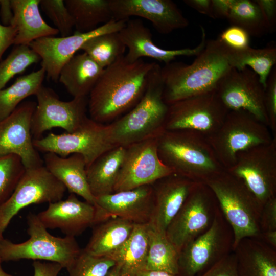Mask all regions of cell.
<instances>
[{"instance_id": "6da1fadb", "label": "cell", "mask_w": 276, "mask_h": 276, "mask_svg": "<svg viewBox=\"0 0 276 276\" xmlns=\"http://www.w3.org/2000/svg\"><path fill=\"white\" fill-rule=\"evenodd\" d=\"M155 63L142 59L130 62L124 55L105 68L89 94V118L106 124L132 109L144 95Z\"/></svg>"}, {"instance_id": "7a4b0ae2", "label": "cell", "mask_w": 276, "mask_h": 276, "mask_svg": "<svg viewBox=\"0 0 276 276\" xmlns=\"http://www.w3.org/2000/svg\"><path fill=\"white\" fill-rule=\"evenodd\" d=\"M230 49L217 38L206 40L193 62H171L162 67L163 98L169 105L178 101L216 90L232 66Z\"/></svg>"}, {"instance_id": "3957f363", "label": "cell", "mask_w": 276, "mask_h": 276, "mask_svg": "<svg viewBox=\"0 0 276 276\" xmlns=\"http://www.w3.org/2000/svg\"><path fill=\"white\" fill-rule=\"evenodd\" d=\"M162 163L174 173L205 183L225 169L217 159L206 137L190 130H165L157 137Z\"/></svg>"}, {"instance_id": "277c9868", "label": "cell", "mask_w": 276, "mask_h": 276, "mask_svg": "<svg viewBox=\"0 0 276 276\" xmlns=\"http://www.w3.org/2000/svg\"><path fill=\"white\" fill-rule=\"evenodd\" d=\"M163 88L162 67L155 62L140 101L128 112L108 124L116 147L157 138L165 131L168 105L163 100Z\"/></svg>"}, {"instance_id": "5b68a950", "label": "cell", "mask_w": 276, "mask_h": 276, "mask_svg": "<svg viewBox=\"0 0 276 276\" xmlns=\"http://www.w3.org/2000/svg\"><path fill=\"white\" fill-rule=\"evenodd\" d=\"M219 209L234 233L233 249L246 237L261 238L259 220L262 206L238 179L225 170L207 181Z\"/></svg>"}, {"instance_id": "8992f818", "label": "cell", "mask_w": 276, "mask_h": 276, "mask_svg": "<svg viewBox=\"0 0 276 276\" xmlns=\"http://www.w3.org/2000/svg\"><path fill=\"white\" fill-rule=\"evenodd\" d=\"M29 238L19 243L2 238L0 240V258L3 262L31 259L56 262L66 269L81 251L75 238L59 237L50 234L37 214L27 217Z\"/></svg>"}, {"instance_id": "52a82bcc", "label": "cell", "mask_w": 276, "mask_h": 276, "mask_svg": "<svg viewBox=\"0 0 276 276\" xmlns=\"http://www.w3.org/2000/svg\"><path fill=\"white\" fill-rule=\"evenodd\" d=\"M269 128L244 110L229 111L219 129L206 138L217 159L225 169L234 165L238 153L270 143Z\"/></svg>"}, {"instance_id": "ba28073f", "label": "cell", "mask_w": 276, "mask_h": 276, "mask_svg": "<svg viewBox=\"0 0 276 276\" xmlns=\"http://www.w3.org/2000/svg\"><path fill=\"white\" fill-rule=\"evenodd\" d=\"M232 229L219 207L210 227L185 246L178 259L180 276H200L233 250Z\"/></svg>"}, {"instance_id": "9c48e42d", "label": "cell", "mask_w": 276, "mask_h": 276, "mask_svg": "<svg viewBox=\"0 0 276 276\" xmlns=\"http://www.w3.org/2000/svg\"><path fill=\"white\" fill-rule=\"evenodd\" d=\"M33 143L38 151L45 153L52 152L63 157L80 154L86 168L101 155L116 147L111 139L109 125L96 122L88 117L72 132L50 133L33 139Z\"/></svg>"}, {"instance_id": "30bf717a", "label": "cell", "mask_w": 276, "mask_h": 276, "mask_svg": "<svg viewBox=\"0 0 276 276\" xmlns=\"http://www.w3.org/2000/svg\"><path fill=\"white\" fill-rule=\"evenodd\" d=\"M219 205L205 183H198L168 226L165 235L179 253L212 225Z\"/></svg>"}, {"instance_id": "8fae6325", "label": "cell", "mask_w": 276, "mask_h": 276, "mask_svg": "<svg viewBox=\"0 0 276 276\" xmlns=\"http://www.w3.org/2000/svg\"><path fill=\"white\" fill-rule=\"evenodd\" d=\"M168 105L165 130L193 131L206 138L219 129L229 111L216 90Z\"/></svg>"}, {"instance_id": "7c38bea8", "label": "cell", "mask_w": 276, "mask_h": 276, "mask_svg": "<svg viewBox=\"0 0 276 276\" xmlns=\"http://www.w3.org/2000/svg\"><path fill=\"white\" fill-rule=\"evenodd\" d=\"M225 171L240 180L262 207L276 196V136L270 143L238 153Z\"/></svg>"}, {"instance_id": "4fadbf2b", "label": "cell", "mask_w": 276, "mask_h": 276, "mask_svg": "<svg viewBox=\"0 0 276 276\" xmlns=\"http://www.w3.org/2000/svg\"><path fill=\"white\" fill-rule=\"evenodd\" d=\"M66 190L44 165L26 168L11 196L0 206V238H4V232L21 209L33 204L60 200Z\"/></svg>"}, {"instance_id": "5bb4252c", "label": "cell", "mask_w": 276, "mask_h": 276, "mask_svg": "<svg viewBox=\"0 0 276 276\" xmlns=\"http://www.w3.org/2000/svg\"><path fill=\"white\" fill-rule=\"evenodd\" d=\"M36 105L31 121L33 139L42 137L43 133L53 128H61L72 132L87 117V97L61 100L51 88L42 86L37 92Z\"/></svg>"}, {"instance_id": "9a60e30c", "label": "cell", "mask_w": 276, "mask_h": 276, "mask_svg": "<svg viewBox=\"0 0 276 276\" xmlns=\"http://www.w3.org/2000/svg\"><path fill=\"white\" fill-rule=\"evenodd\" d=\"M216 91L229 111H247L269 128L264 104L265 88L251 69L232 68L220 80Z\"/></svg>"}, {"instance_id": "2e32d148", "label": "cell", "mask_w": 276, "mask_h": 276, "mask_svg": "<svg viewBox=\"0 0 276 276\" xmlns=\"http://www.w3.org/2000/svg\"><path fill=\"white\" fill-rule=\"evenodd\" d=\"M125 148L114 192L152 185L173 172L159 158L157 138L129 145Z\"/></svg>"}, {"instance_id": "e0dca14e", "label": "cell", "mask_w": 276, "mask_h": 276, "mask_svg": "<svg viewBox=\"0 0 276 276\" xmlns=\"http://www.w3.org/2000/svg\"><path fill=\"white\" fill-rule=\"evenodd\" d=\"M126 22L112 19L89 32H75L66 37H44L33 41L29 46L40 56L41 66L48 78L57 82L62 67L87 40L97 35L118 32Z\"/></svg>"}, {"instance_id": "ac0fdd59", "label": "cell", "mask_w": 276, "mask_h": 276, "mask_svg": "<svg viewBox=\"0 0 276 276\" xmlns=\"http://www.w3.org/2000/svg\"><path fill=\"white\" fill-rule=\"evenodd\" d=\"M36 102L21 103L7 117L0 120V156H18L26 168L43 165L33 143L31 121Z\"/></svg>"}, {"instance_id": "d6986e66", "label": "cell", "mask_w": 276, "mask_h": 276, "mask_svg": "<svg viewBox=\"0 0 276 276\" xmlns=\"http://www.w3.org/2000/svg\"><path fill=\"white\" fill-rule=\"evenodd\" d=\"M109 5L113 19L127 21L132 16L144 18L162 34L185 28L189 24L171 0H109Z\"/></svg>"}, {"instance_id": "ffe728a7", "label": "cell", "mask_w": 276, "mask_h": 276, "mask_svg": "<svg viewBox=\"0 0 276 276\" xmlns=\"http://www.w3.org/2000/svg\"><path fill=\"white\" fill-rule=\"evenodd\" d=\"M151 185L95 197L96 224L110 217H119L134 224H148L153 208Z\"/></svg>"}, {"instance_id": "44dd1931", "label": "cell", "mask_w": 276, "mask_h": 276, "mask_svg": "<svg viewBox=\"0 0 276 276\" xmlns=\"http://www.w3.org/2000/svg\"><path fill=\"white\" fill-rule=\"evenodd\" d=\"M202 36L200 43L194 48L166 50L157 46L152 40L150 30L139 18L128 19L118 32L119 37L128 52L125 58L130 62L143 57H148L168 64L178 56H197L206 44V33L201 27Z\"/></svg>"}, {"instance_id": "7402d4cb", "label": "cell", "mask_w": 276, "mask_h": 276, "mask_svg": "<svg viewBox=\"0 0 276 276\" xmlns=\"http://www.w3.org/2000/svg\"><path fill=\"white\" fill-rule=\"evenodd\" d=\"M198 183L174 173L153 183V208L149 225L165 234L169 223Z\"/></svg>"}, {"instance_id": "603a6c76", "label": "cell", "mask_w": 276, "mask_h": 276, "mask_svg": "<svg viewBox=\"0 0 276 276\" xmlns=\"http://www.w3.org/2000/svg\"><path fill=\"white\" fill-rule=\"evenodd\" d=\"M48 229H59L65 236L75 237L96 222L95 205L80 200L71 193L65 200L49 203L47 209L37 214Z\"/></svg>"}, {"instance_id": "cb8c5ba5", "label": "cell", "mask_w": 276, "mask_h": 276, "mask_svg": "<svg viewBox=\"0 0 276 276\" xmlns=\"http://www.w3.org/2000/svg\"><path fill=\"white\" fill-rule=\"evenodd\" d=\"M43 160L48 170L70 193L80 196L86 202L95 205V198L87 181L86 163L82 155L75 153L63 157L48 152L44 154Z\"/></svg>"}, {"instance_id": "d4e9b609", "label": "cell", "mask_w": 276, "mask_h": 276, "mask_svg": "<svg viewBox=\"0 0 276 276\" xmlns=\"http://www.w3.org/2000/svg\"><path fill=\"white\" fill-rule=\"evenodd\" d=\"M233 251L238 276H276V249L261 238H244Z\"/></svg>"}, {"instance_id": "484cf974", "label": "cell", "mask_w": 276, "mask_h": 276, "mask_svg": "<svg viewBox=\"0 0 276 276\" xmlns=\"http://www.w3.org/2000/svg\"><path fill=\"white\" fill-rule=\"evenodd\" d=\"M40 0H11L13 13L11 26L17 31L14 44L27 45L39 38L53 36L58 31L49 25L39 9Z\"/></svg>"}, {"instance_id": "4316f807", "label": "cell", "mask_w": 276, "mask_h": 276, "mask_svg": "<svg viewBox=\"0 0 276 276\" xmlns=\"http://www.w3.org/2000/svg\"><path fill=\"white\" fill-rule=\"evenodd\" d=\"M104 69L86 53L75 54L62 67L58 81L73 98L87 97Z\"/></svg>"}, {"instance_id": "83f0119b", "label": "cell", "mask_w": 276, "mask_h": 276, "mask_svg": "<svg viewBox=\"0 0 276 276\" xmlns=\"http://www.w3.org/2000/svg\"><path fill=\"white\" fill-rule=\"evenodd\" d=\"M133 223L119 217H110L94 225L91 237L84 249L95 256L108 257L130 237Z\"/></svg>"}, {"instance_id": "f1b7e54d", "label": "cell", "mask_w": 276, "mask_h": 276, "mask_svg": "<svg viewBox=\"0 0 276 276\" xmlns=\"http://www.w3.org/2000/svg\"><path fill=\"white\" fill-rule=\"evenodd\" d=\"M125 152V147H116L101 155L86 168L89 189L95 198L114 193Z\"/></svg>"}, {"instance_id": "f546056e", "label": "cell", "mask_w": 276, "mask_h": 276, "mask_svg": "<svg viewBox=\"0 0 276 276\" xmlns=\"http://www.w3.org/2000/svg\"><path fill=\"white\" fill-rule=\"evenodd\" d=\"M148 246V224H135L126 242L107 257L115 262L122 276H134L145 269Z\"/></svg>"}, {"instance_id": "4dcf8cb0", "label": "cell", "mask_w": 276, "mask_h": 276, "mask_svg": "<svg viewBox=\"0 0 276 276\" xmlns=\"http://www.w3.org/2000/svg\"><path fill=\"white\" fill-rule=\"evenodd\" d=\"M77 32H90L113 19L109 0H65Z\"/></svg>"}, {"instance_id": "1f68e13d", "label": "cell", "mask_w": 276, "mask_h": 276, "mask_svg": "<svg viewBox=\"0 0 276 276\" xmlns=\"http://www.w3.org/2000/svg\"><path fill=\"white\" fill-rule=\"evenodd\" d=\"M44 68L21 76L10 86L0 89V120L9 116L29 96L35 95L43 85Z\"/></svg>"}, {"instance_id": "d6a6232c", "label": "cell", "mask_w": 276, "mask_h": 276, "mask_svg": "<svg viewBox=\"0 0 276 276\" xmlns=\"http://www.w3.org/2000/svg\"><path fill=\"white\" fill-rule=\"evenodd\" d=\"M149 246L145 270L178 274L179 252L167 238L148 223Z\"/></svg>"}, {"instance_id": "836d02e7", "label": "cell", "mask_w": 276, "mask_h": 276, "mask_svg": "<svg viewBox=\"0 0 276 276\" xmlns=\"http://www.w3.org/2000/svg\"><path fill=\"white\" fill-rule=\"evenodd\" d=\"M229 58L233 68L251 69L265 88L268 77L276 63V48L269 45L262 49L250 47L240 50L230 49Z\"/></svg>"}, {"instance_id": "e575fe53", "label": "cell", "mask_w": 276, "mask_h": 276, "mask_svg": "<svg viewBox=\"0 0 276 276\" xmlns=\"http://www.w3.org/2000/svg\"><path fill=\"white\" fill-rule=\"evenodd\" d=\"M125 50L118 32L107 33L91 37L80 49L103 68L110 65L124 55Z\"/></svg>"}, {"instance_id": "d590c367", "label": "cell", "mask_w": 276, "mask_h": 276, "mask_svg": "<svg viewBox=\"0 0 276 276\" xmlns=\"http://www.w3.org/2000/svg\"><path fill=\"white\" fill-rule=\"evenodd\" d=\"M227 19L231 25L242 28L249 36L261 37L269 32L262 14L254 1L235 0Z\"/></svg>"}, {"instance_id": "8d00e7d4", "label": "cell", "mask_w": 276, "mask_h": 276, "mask_svg": "<svg viewBox=\"0 0 276 276\" xmlns=\"http://www.w3.org/2000/svg\"><path fill=\"white\" fill-rule=\"evenodd\" d=\"M41 61L40 56L29 45H16L8 56L0 62V89L15 75Z\"/></svg>"}, {"instance_id": "74e56055", "label": "cell", "mask_w": 276, "mask_h": 276, "mask_svg": "<svg viewBox=\"0 0 276 276\" xmlns=\"http://www.w3.org/2000/svg\"><path fill=\"white\" fill-rule=\"evenodd\" d=\"M115 265L107 257L93 256L83 249L66 270L68 276H106Z\"/></svg>"}, {"instance_id": "f35d334b", "label": "cell", "mask_w": 276, "mask_h": 276, "mask_svg": "<svg viewBox=\"0 0 276 276\" xmlns=\"http://www.w3.org/2000/svg\"><path fill=\"white\" fill-rule=\"evenodd\" d=\"M25 170L18 156L9 154L0 156V206L11 196Z\"/></svg>"}, {"instance_id": "ab89813d", "label": "cell", "mask_w": 276, "mask_h": 276, "mask_svg": "<svg viewBox=\"0 0 276 276\" xmlns=\"http://www.w3.org/2000/svg\"><path fill=\"white\" fill-rule=\"evenodd\" d=\"M39 5L61 37L71 35L74 22L63 0H40Z\"/></svg>"}, {"instance_id": "60d3db41", "label": "cell", "mask_w": 276, "mask_h": 276, "mask_svg": "<svg viewBox=\"0 0 276 276\" xmlns=\"http://www.w3.org/2000/svg\"><path fill=\"white\" fill-rule=\"evenodd\" d=\"M264 104L269 121V128L276 136V68L271 70L264 91Z\"/></svg>"}, {"instance_id": "b9f144b4", "label": "cell", "mask_w": 276, "mask_h": 276, "mask_svg": "<svg viewBox=\"0 0 276 276\" xmlns=\"http://www.w3.org/2000/svg\"><path fill=\"white\" fill-rule=\"evenodd\" d=\"M217 39L228 48L240 50L249 46L250 36L242 28L231 25L223 30Z\"/></svg>"}, {"instance_id": "7bdbcfd3", "label": "cell", "mask_w": 276, "mask_h": 276, "mask_svg": "<svg viewBox=\"0 0 276 276\" xmlns=\"http://www.w3.org/2000/svg\"><path fill=\"white\" fill-rule=\"evenodd\" d=\"M200 276H238L233 251Z\"/></svg>"}, {"instance_id": "ee69618b", "label": "cell", "mask_w": 276, "mask_h": 276, "mask_svg": "<svg viewBox=\"0 0 276 276\" xmlns=\"http://www.w3.org/2000/svg\"><path fill=\"white\" fill-rule=\"evenodd\" d=\"M259 226L261 232L276 231V196L268 200L261 212Z\"/></svg>"}, {"instance_id": "f6af8a7d", "label": "cell", "mask_w": 276, "mask_h": 276, "mask_svg": "<svg viewBox=\"0 0 276 276\" xmlns=\"http://www.w3.org/2000/svg\"><path fill=\"white\" fill-rule=\"evenodd\" d=\"M266 22L269 32L275 31L276 27V1L255 0Z\"/></svg>"}, {"instance_id": "bcb514c9", "label": "cell", "mask_w": 276, "mask_h": 276, "mask_svg": "<svg viewBox=\"0 0 276 276\" xmlns=\"http://www.w3.org/2000/svg\"><path fill=\"white\" fill-rule=\"evenodd\" d=\"M33 276H58L62 266L59 263L39 260L32 263Z\"/></svg>"}, {"instance_id": "7dc6e473", "label": "cell", "mask_w": 276, "mask_h": 276, "mask_svg": "<svg viewBox=\"0 0 276 276\" xmlns=\"http://www.w3.org/2000/svg\"><path fill=\"white\" fill-rule=\"evenodd\" d=\"M235 0H211V18L227 19Z\"/></svg>"}, {"instance_id": "c3c4849f", "label": "cell", "mask_w": 276, "mask_h": 276, "mask_svg": "<svg viewBox=\"0 0 276 276\" xmlns=\"http://www.w3.org/2000/svg\"><path fill=\"white\" fill-rule=\"evenodd\" d=\"M16 33L14 26H5L0 22V59L5 51L14 44Z\"/></svg>"}, {"instance_id": "681fc988", "label": "cell", "mask_w": 276, "mask_h": 276, "mask_svg": "<svg viewBox=\"0 0 276 276\" xmlns=\"http://www.w3.org/2000/svg\"><path fill=\"white\" fill-rule=\"evenodd\" d=\"M0 17L1 24L5 26H11L13 13L11 0H0Z\"/></svg>"}, {"instance_id": "f907efd6", "label": "cell", "mask_w": 276, "mask_h": 276, "mask_svg": "<svg viewBox=\"0 0 276 276\" xmlns=\"http://www.w3.org/2000/svg\"><path fill=\"white\" fill-rule=\"evenodd\" d=\"M189 7L211 18V0H185Z\"/></svg>"}, {"instance_id": "816d5d0a", "label": "cell", "mask_w": 276, "mask_h": 276, "mask_svg": "<svg viewBox=\"0 0 276 276\" xmlns=\"http://www.w3.org/2000/svg\"><path fill=\"white\" fill-rule=\"evenodd\" d=\"M261 239L276 249V231H269L262 233Z\"/></svg>"}, {"instance_id": "f5cc1de1", "label": "cell", "mask_w": 276, "mask_h": 276, "mask_svg": "<svg viewBox=\"0 0 276 276\" xmlns=\"http://www.w3.org/2000/svg\"><path fill=\"white\" fill-rule=\"evenodd\" d=\"M134 276H180L179 274H175L167 272L144 270L137 273Z\"/></svg>"}, {"instance_id": "db71d44e", "label": "cell", "mask_w": 276, "mask_h": 276, "mask_svg": "<svg viewBox=\"0 0 276 276\" xmlns=\"http://www.w3.org/2000/svg\"><path fill=\"white\" fill-rule=\"evenodd\" d=\"M106 276H122L119 267L114 265L108 272Z\"/></svg>"}, {"instance_id": "11a10c76", "label": "cell", "mask_w": 276, "mask_h": 276, "mask_svg": "<svg viewBox=\"0 0 276 276\" xmlns=\"http://www.w3.org/2000/svg\"><path fill=\"white\" fill-rule=\"evenodd\" d=\"M3 261L0 258V276H13L12 275L6 272L4 270L2 266Z\"/></svg>"}, {"instance_id": "9f6ffc18", "label": "cell", "mask_w": 276, "mask_h": 276, "mask_svg": "<svg viewBox=\"0 0 276 276\" xmlns=\"http://www.w3.org/2000/svg\"><path fill=\"white\" fill-rule=\"evenodd\" d=\"M2 239L0 238V240H1Z\"/></svg>"}]
</instances>
